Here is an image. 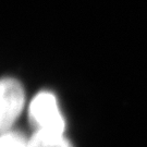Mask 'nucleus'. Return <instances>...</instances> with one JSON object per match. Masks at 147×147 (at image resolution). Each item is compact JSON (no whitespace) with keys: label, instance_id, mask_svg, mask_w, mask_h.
I'll use <instances>...</instances> for the list:
<instances>
[{"label":"nucleus","instance_id":"obj_1","mask_svg":"<svg viewBox=\"0 0 147 147\" xmlns=\"http://www.w3.org/2000/svg\"><path fill=\"white\" fill-rule=\"evenodd\" d=\"M28 118L34 131L64 134L65 121L60 112L57 98L51 92H39L31 100Z\"/></svg>","mask_w":147,"mask_h":147},{"label":"nucleus","instance_id":"obj_2","mask_svg":"<svg viewBox=\"0 0 147 147\" xmlns=\"http://www.w3.org/2000/svg\"><path fill=\"white\" fill-rule=\"evenodd\" d=\"M25 105V93L19 81L0 80V133L9 131Z\"/></svg>","mask_w":147,"mask_h":147},{"label":"nucleus","instance_id":"obj_3","mask_svg":"<svg viewBox=\"0 0 147 147\" xmlns=\"http://www.w3.org/2000/svg\"><path fill=\"white\" fill-rule=\"evenodd\" d=\"M31 147H73L64 134L34 131L30 137Z\"/></svg>","mask_w":147,"mask_h":147},{"label":"nucleus","instance_id":"obj_4","mask_svg":"<svg viewBox=\"0 0 147 147\" xmlns=\"http://www.w3.org/2000/svg\"><path fill=\"white\" fill-rule=\"evenodd\" d=\"M0 147H31L30 138L16 131L0 133Z\"/></svg>","mask_w":147,"mask_h":147}]
</instances>
